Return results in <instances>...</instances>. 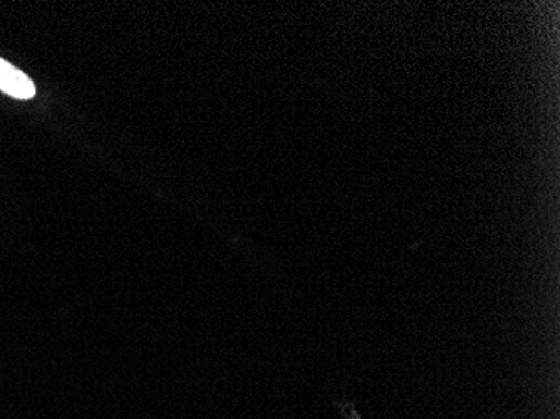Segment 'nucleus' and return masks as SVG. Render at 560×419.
Listing matches in <instances>:
<instances>
[{
    "label": "nucleus",
    "instance_id": "nucleus-1",
    "mask_svg": "<svg viewBox=\"0 0 560 419\" xmlns=\"http://www.w3.org/2000/svg\"><path fill=\"white\" fill-rule=\"evenodd\" d=\"M0 91L17 99H31L36 95V86L23 71L0 58Z\"/></svg>",
    "mask_w": 560,
    "mask_h": 419
},
{
    "label": "nucleus",
    "instance_id": "nucleus-2",
    "mask_svg": "<svg viewBox=\"0 0 560 419\" xmlns=\"http://www.w3.org/2000/svg\"><path fill=\"white\" fill-rule=\"evenodd\" d=\"M336 408H338L341 419H363V416L357 411L356 405H354L353 402H350L348 397L336 403Z\"/></svg>",
    "mask_w": 560,
    "mask_h": 419
}]
</instances>
